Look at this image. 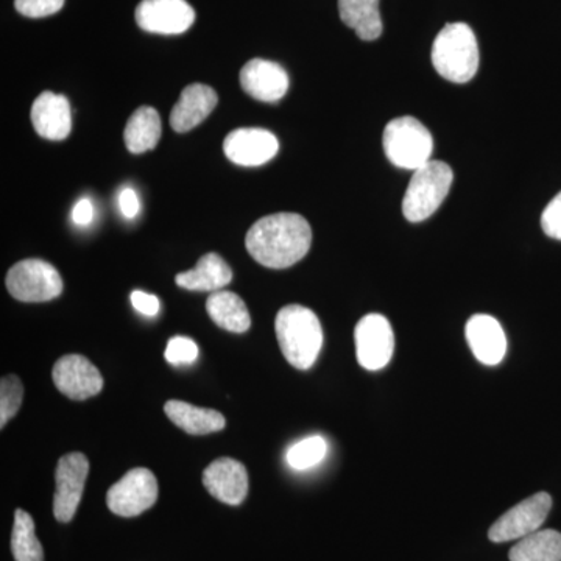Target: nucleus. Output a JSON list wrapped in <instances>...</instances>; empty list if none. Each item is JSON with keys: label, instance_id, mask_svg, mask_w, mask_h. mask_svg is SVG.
<instances>
[{"label": "nucleus", "instance_id": "nucleus-15", "mask_svg": "<svg viewBox=\"0 0 561 561\" xmlns=\"http://www.w3.org/2000/svg\"><path fill=\"white\" fill-rule=\"evenodd\" d=\"M203 485L216 500L239 505L249 493V474L241 461L224 457L214 460L203 472Z\"/></svg>", "mask_w": 561, "mask_h": 561}, {"label": "nucleus", "instance_id": "nucleus-29", "mask_svg": "<svg viewBox=\"0 0 561 561\" xmlns=\"http://www.w3.org/2000/svg\"><path fill=\"white\" fill-rule=\"evenodd\" d=\"M62 5L65 0H14V7L22 16L33 18V20L51 16L58 13Z\"/></svg>", "mask_w": 561, "mask_h": 561}, {"label": "nucleus", "instance_id": "nucleus-20", "mask_svg": "<svg viewBox=\"0 0 561 561\" xmlns=\"http://www.w3.org/2000/svg\"><path fill=\"white\" fill-rule=\"evenodd\" d=\"M165 415L180 430L191 435H206L224 430L225 416L213 409L195 408L190 402L172 400L165 402Z\"/></svg>", "mask_w": 561, "mask_h": 561}, {"label": "nucleus", "instance_id": "nucleus-13", "mask_svg": "<svg viewBox=\"0 0 561 561\" xmlns=\"http://www.w3.org/2000/svg\"><path fill=\"white\" fill-rule=\"evenodd\" d=\"M228 160L243 168H257L278 154L276 136L264 128H239L231 131L224 142Z\"/></svg>", "mask_w": 561, "mask_h": 561}, {"label": "nucleus", "instance_id": "nucleus-26", "mask_svg": "<svg viewBox=\"0 0 561 561\" xmlns=\"http://www.w3.org/2000/svg\"><path fill=\"white\" fill-rule=\"evenodd\" d=\"M328 453V443L320 435L302 438L290 446L286 454L287 463L297 471H306L323 461Z\"/></svg>", "mask_w": 561, "mask_h": 561}, {"label": "nucleus", "instance_id": "nucleus-33", "mask_svg": "<svg viewBox=\"0 0 561 561\" xmlns=\"http://www.w3.org/2000/svg\"><path fill=\"white\" fill-rule=\"evenodd\" d=\"M92 219H94V206L88 198H81L72 209L73 224L79 227H88Z\"/></svg>", "mask_w": 561, "mask_h": 561}, {"label": "nucleus", "instance_id": "nucleus-9", "mask_svg": "<svg viewBox=\"0 0 561 561\" xmlns=\"http://www.w3.org/2000/svg\"><path fill=\"white\" fill-rule=\"evenodd\" d=\"M356 356L360 367L368 371L386 368L393 357L394 334L390 321L381 313H368L354 331Z\"/></svg>", "mask_w": 561, "mask_h": 561}, {"label": "nucleus", "instance_id": "nucleus-6", "mask_svg": "<svg viewBox=\"0 0 561 561\" xmlns=\"http://www.w3.org/2000/svg\"><path fill=\"white\" fill-rule=\"evenodd\" d=\"M7 289L22 302H44L60 297L62 279L49 262L25 260L18 262L7 275Z\"/></svg>", "mask_w": 561, "mask_h": 561}, {"label": "nucleus", "instance_id": "nucleus-25", "mask_svg": "<svg viewBox=\"0 0 561 561\" xmlns=\"http://www.w3.org/2000/svg\"><path fill=\"white\" fill-rule=\"evenodd\" d=\"M11 552L16 561H44L43 546L35 534V523L32 516L21 508L14 513Z\"/></svg>", "mask_w": 561, "mask_h": 561}, {"label": "nucleus", "instance_id": "nucleus-23", "mask_svg": "<svg viewBox=\"0 0 561 561\" xmlns=\"http://www.w3.org/2000/svg\"><path fill=\"white\" fill-rule=\"evenodd\" d=\"M161 117L151 106H140L125 127L124 139L130 153L140 154L154 149L161 138Z\"/></svg>", "mask_w": 561, "mask_h": 561}, {"label": "nucleus", "instance_id": "nucleus-1", "mask_svg": "<svg viewBox=\"0 0 561 561\" xmlns=\"http://www.w3.org/2000/svg\"><path fill=\"white\" fill-rule=\"evenodd\" d=\"M311 225L300 214L278 213L257 220L245 245L254 261L268 268H289L309 253Z\"/></svg>", "mask_w": 561, "mask_h": 561}, {"label": "nucleus", "instance_id": "nucleus-17", "mask_svg": "<svg viewBox=\"0 0 561 561\" xmlns=\"http://www.w3.org/2000/svg\"><path fill=\"white\" fill-rule=\"evenodd\" d=\"M32 124L41 138L62 140L72 130V114L68 99L46 91L38 95L31 111Z\"/></svg>", "mask_w": 561, "mask_h": 561}, {"label": "nucleus", "instance_id": "nucleus-8", "mask_svg": "<svg viewBox=\"0 0 561 561\" xmlns=\"http://www.w3.org/2000/svg\"><path fill=\"white\" fill-rule=\"evenodd\" d=\"M552 508L551 494L541 493L527 497L518 505L505 512L490 527L489 538L493 542L523 540L534 531L540 530Z\"/></svg>", "mask_w": 561, "mask_h": 561}, {"label": "nucleus", "instance_id": "nucleus-21", "mask_svg": "<svg viewBox=\"0 0 561 561\" xmlns=\"http://www.w3.org/2000/svg\"><path fill=\"white\" fill-rule=\"evenodd\" d=\"M210 320L221 330L243 334L250 330L251 317L245 302L234 291L217 290L206 301Z\"/></svg>", "mask_w": 561, "mask_h": 561}, {"label": "nucleus", "instance_id": "nucleus-27", "mask_svg": "<svg viewBox=\"0 0 561 561\" xmlns=\"http://www.w3.org/2000/svg\"><path fill=\"white\" fill-rule=\"evenodd\" d=\"M22 397H24V387L20 378L14 375L3 376L0 381V427H5L22 404Z\"/></svg>", "mask_w": 561, "mask_h": 561}, {"label": "nucleus", "instance_id": "nucleus-19", "mask_svg": "<svg viewBox=\"0 0 561 561\" xmlns=\"http://www.w3.org/2000/svg\"><path fill=\"white\" fill-rule=\"evenodd\" d=\"M175 280L186 290L217 291L231 283L232 272L224 257L217 253H208L201 257L197 267L179 273Z\"/></svg>", "mask_w": 561, "mask_h": 561}, {"label": "nucleus", "instance_id": "nucleus-4", "mask_svg": "<svg viewBox=\"0 0 561 561\" xmlns=\"http://www.w3.org/2000/svg\"><path fill=\"white\" fill-rule=\"evenodd\" d=\"M454 180L453 169L443 161H430L413 172L402 201V214L412 224L430 219L448 197Z\"/></svg>", "mask_w": 561, "mask_h": 561}, {"label": "nucleus", "instance_id": "nucleus-12", "mask_svg": "<svg viewBox=\"0 0 561 561\" xmlns=\"http://www.w3.org/2000/svg\"><path fill=\"white\" fill-rule=\"evenodd\" d=\"M51 378L55 387L70 400L84 401L101 393L103 389L101 371L80 354H69L57 360Z\"/></svg>", "mask_w": 561, "mask_h": 561}, {"label": "nucleus", "instance_id": "nucleus-31", "mask_svg": "<svg viewBox=\"0 0 561 561\" xmlns=\"http://www.w3.org/2000/svg\"><path fill=\"white\" fill-rule=\"evenodd\" d=\"M130 300L133 308L144 313V316L153 317L160 312V300H158V297H154V295L147 294V291H133Z\"/></svg>", "mask_w": 561, "mask_h": 561}, {"label": "nucleus", "instance_id": "nucleus-18", "mask_svg": "<svg viewBox=\"0 0 561 561\" xmlns=\"http://www.w3.org/2000/svg\"><path fill=\"white\" fill-rule=\"evenodd\" d=\"M219 95L208 84L194 83L184 88L179 102L173 106L171 125L176 133L194 130L213 113Z\"/></svg>", "mask_w": 561, "mask_h": 561}, {"label": "nucleus", "instance_id": "nucleus-5", "mask_svg": "<svg viewBox=\"0 0 561 561\" xmlns=\"http://www.w3.org/2000/svg\"><path fill=\"white\" fill-rule=\"evenodd\" d=\"M383 150L391 164L415 172L432 161L434 139L431 131L415 117H398L383 130Z\"/></svg>", "mask_w": 561, "mask_h": 561}, {"label": "nucleus", "instance_id": "nucleus-2", "mask_svg": "<svg viewBox=\"0 0 561 561\" xmlns=\"http://www.w3.org/2000/svg\"><path fill=\"white\" fill-rule=\"evenodd\" d=\"M275 330L279 348L291 367L309 370L323 346L319 317L305 306H286L276 316Z\"/></svg>", "mask_w": 561, "mask_h": 561}, {"label": "nucleus", "instance_id": "nucleus-3", "mask_svg": "<svg viewBox=\"0 0 561 561\" xmlns=\"http://www.w3.org/2000/svg\"><path fill=\"white\" fill-rule=\"evenodd\" d=\"M432 65L443 79L463 84L479 69V46L474 32L463 22L445 25L432 46Z\"/></svg>", "mask_w": 561, "mask_h": 561}, {"label": "nucleus", "instance_id": "nucleus-14", "mask_svg": "<svg viewBox=\"0 0 561 561\" xmlns=\"http://www.w3.org/2000/svg\"><path fill=\"white\" fill-rule=\"evenodd\" d=\"M242 90L261 102H278L289 91V76L278 62L253 58L241 70Z\"/></svg>", "mask_w": 561, "mask_h": 561}, {"label": "nucleus", "instance_id": "nucleus-16", "mask_svg": "<svg viewBox=\"0 0 561 561\" xmlns=\"http://www.w3.org/2000/svg\"><path fill=\"white\" fill-rule=\"evenodd\" d=\"M467 342L476 359L483 365L494 367L501 364L507 353V337L500 321L494 317L478 313L467 323Z\"/></svg>", "mask_w": 561, "mask_h": 561}, {"label": "nucleus", "instance_id": "nucleus-30", "mask_svg": "<svg viewBox=\"0 0 561 561\" xmlns=\"http://www.w3.org/2000/svg\"><path fill=\"white\" fill-rule=\"evenodd\" d=\"M541 227L549 238L561 241V192L542 210Z\"/></svg>", "mask_w": 561, "mask_h": 561}, {"label": "nucleus", "instance_id": "nucleus-22", "mask_svg": "<svg viewBox=\"0 0 561 561\" xmlns=\"http://www.w3.org/2000/svg\"><path fill=\"white\" fill-rule=\"evenodd\" d=\"M339 14L364 41H375L382 35L383 25L379 0H339Z\"/></svg>", "mask_w": 561, "mask_h": 561}, {"label": "nucleus", "instance_id": "nucleus-24", "mask_svg": "<svg viewBox=\"0 0 561 561\" xmlns=\"http://www.w3.org/2000/svg\"><path fill=\"white\" fill-rule=\"evenodd\" d=\"M511 561H561V534L537 530L513 546Z\"/></svg>", "mask_w": 561, "mask_h": 561}, {"label": "nucleus", "instance_id": "nucleus-7", "mask_svg": "<svg viewBox=\"0 0 561 561\" xmlns=\"http://www.w3.org/2000/svg\"><path fill=\"white\" fill-rule=\"evenodd\" d=\"M157 500L158 481L147 468L128 471L106 494L110 511L124 518H133L149 511Z\"/></svg>", "mask_w": 561, "mask_h": 561}, {"label": "nucleus", "instance_id": "nucleus-28", "mask_svg": "<svg viewBox=\"0 0 561 561\" xmlns=\"http://www.w3.org/2000/svg\"><path fill=\"white\" fill-rule=\"evenodd\" d=\"M164 356L172 365L192 364L198 357L197 343L190 337L176 335L169 341Z\"/></svg>", "mask_w": 561, "mask_h": 561}, {"label": "nucleus", "instance_id": "nucleus-11", "mask_svg": "<svg viewBox=\"0 0 561 561\" xmlns=\"http://www.w3.org/2000/svg\"><path fill=\"white\" fill-rule=\"evenodd\" d=\"M135 16L142 31L157 35H181L195 22V11L186 0H142Z\"/></svg>", "mask_w": 561, "mask_h": 561}, {"label": "nucleus", "instance_id": "nucleus-10", "mask_svg": "<svg viewBox=\"0 0 561 561\" xmlns=\"http://www.w3.org/2000/svg\"><path fill=\"white\" fill-rule=\"evenodd\" d=\"M90 472V460L84 454L70 453L62 456L55 471L54 515L57 522H72L83 496L84 483Z\"/></svg>", "mask_w": 561, "mask_h": 561}, {"label": "nucleus", "instance_id": "nucleus-32", "mask_svg": "<svg viewBox=\"0 0 561 561\" xmlns=\"http://www.w3.org/2000/svg\"><path fill=\"white\" fill-rule=\"evenodd\" d=\"M119 208L125 219H135L139 214L140 203L138 194L131 187H125L119 194Z\"/></svg>", "mask_w": 561, "mask_h": 561}]
</instances>
